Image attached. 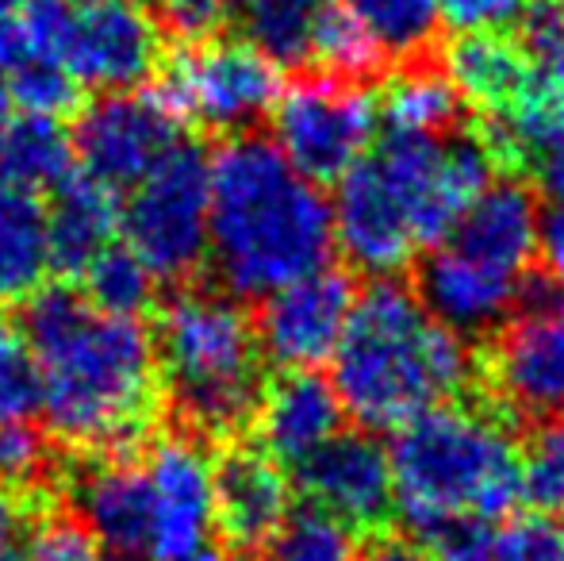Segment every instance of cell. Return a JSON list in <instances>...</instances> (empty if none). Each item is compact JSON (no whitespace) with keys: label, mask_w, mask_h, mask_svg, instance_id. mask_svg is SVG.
Wrapping results in <instances>:
<instances>
[{"label":"cell","mask_w":564,"mask_h":561,"mask_svg":"<svg viewBox=\"0 0 564 561\" xmlns=\"http://www.w3.org/2000/svg\"><path fill=\"white\" fill-rule=\"evenodd\" d=\"M377 116L380 131H415V136H453L476 123L473 105L453 85L446 58L392 69L377 89Z\"/></svg>","instance_id":"obj_22"},{"label":"cell","mask_w":564,"mask_h":561,"mask_svg":"<svg viewBox=\"0 0 564 561\" xmlns=\"http://www.w3.org/2000/svg\"><path fill=\"white\" fill-rule=\"evenodd\" d=\"M357 561H431V558H426V550L408 531H392L388 527V531L365 535Z\"/></svg>","instance_id":"obj_40"},{"label":"cell","mask_w":564,"mask_h":561,"mask_svg":"<svg viewBox=\"0 0 564 561\" xmlns=\"http://www.w3.org/2000/svg\"><path fill=\"white\" fill-rule=\"evenodd\" d=\"M499 165L550 204H564V93L534 97L503 120H480Z\"/></svg>","instance_id":"obj_20"},{"label":"cell","mask_w":564,"mask_h":561,"mask_svg":"<svg viewBox=\"0 0 564 561\" xmlns=\"http://www.w3.org/2000/svg\"><path fill=\"white\" fill-rule=\"evenodd\" d=\"M522 504L538 516H564V416L519 434Z\"/></svg>","instance_id":"obj_30"},{"label":"cell","mask_w":564,"mask_h":561,"mask_svg":"<svg viewBox=\"0 0 564 561\" xmlns=\"http://www.w3.org/2000/svg\"><path fill=\"white\" fill-rule=\"evenodd\" d=\"M82 278H85V296H89L100 312L142 315L154 304L158 278L131 247H116L112 242V247L93 258Z\"/></svg>","instance_id":"obj_29"},{"label":"cell","mask_w":564,"mask_h":561,"mask_svg":"<svg viewBox=\"0 0 564 561\" xmlns=\"http://www.w3.org/2000/svg\"><path fill=\"white\" fill-rule=\"evenodd\" d=\"M23 54H28V46H23L20 20H0V69H12Z\"/></svg>","instance_id":"obj_42"},{"label":"cell","mask_w":564,"mask_h":561,"mask_svg":"<svg viewBox=\"0 0 564 561\" xmlns=\"http://www.w3.org/2000/svg\"><path fill=\"white\" fill-rule=\"evenodd\" d=\"M527 0H438L442 20L453 31H491L507 28Z\"/></svg>","instance_id":"obj_38"},{"label":"cell","mask_w":564,"mask_h":561,"mask_svg":"<svg viewBox=\"0 0 564 561\" xmlns=\"http://www.w3.org/2000/svg\"><path fill=\"white\" fill-rule=\"evenodd\" d=\"M28 338L43 385L46 427L66 446L127 454L162 412L154 331L139 315L100 312L69 284L35 289L23 304Z\"/></svg>","instance_id":"obj_1"},{"label":"cell","mask_w":564,"mask_h":561,"mask_svg":"<svg viewBox=\"0 0 564 561\" xmlns=\"http://www.w3.org/2000/svg\"><path fill=\"white\" fill-rule=\"evenodd\" d=\"M51 270L46 204L35 193L0 185V300H20L43 289Z\"/></svg>","instance_id":"obj_26"},{"label":"cell","mask_w":564,"mask_h":561,"mask_svg":"<svg viewBox=\"0 0 564 561\" xmlns=\"http://www.w3.org/2000/svg\"><path fill=\"white\" fill-rule=\"evenodd\" d=\"M289 481L307 504L338 516L357 535H377L392 527V462L380 434L365 427H341L312 457L292 465Z\"/></svg>","instance_id":"obj_13"},{"label":"cell","mask_w":564,"mask_h":561,"mask_svg":"<svg viewBox=\"0 0 564 561\" xmlns=\"http://www.w3.org/2000/svg\"><path fill=\"white\" fill-rule=\"evenodd\" d=\"M357 296V278L349 270H315L307 278L269 292L253 308V327L273 369H319L335 354L341 327Z\"/></svg>","instance_id":"obj_14"},{"label":"cell","mask_w":564,"mask_h":561,"mask_svg":"<svg viewBox=\"0 0 564 561\" xmlns=\"http://www.w3.org/2000/svg\"><path fill=\"white\" fill-rule=\"evenodd\" d=\"M327 4L330 0H224V12L238 39L296 74L312 58L315 28Z\"/></svg>","instance_id":"obj_24"},{"label":"cell","mask_w":564,"mask_h":561,"mask_svg":"<svg viewBox=\"0 0 564 561\" xmlns=\"http://www.w3.org/2000/svg\"><path fill=\"white\" fill-rule=\"evenodd\" d=\"M20 31L28 54L62 62L100 93H134L162 69V28L127 0H31Z\"/></svg>","instance_id":"obj_7"},{"label":"cell","mask_w":564,"mask_h":561,"mask_svg":"<svg viewBox=\"0 0 564 561\" xmlns=\"http://www.w3.org/2000/svg\"><path fill=\"white\" fill-rule=\"evenodd\" d=\"M235 561H253V558H250V554H242V558H235Z\"/></svg>","instance_id":"obj_48"},{"label":"cell","mask_w":564,"mask_h":561,"mask_svg":"<svg viewBox=\"0 0 564 561\" xmlns=\"http://www.w3.org/2000/svg\"><path fill=\"white\" fill-rule=\"evenodd\" d=\"M258 46L246 39L212 35L185 43L162 66L158 97L177 112V120L200 123L212 136H246L269 120L284 82Z\"/></svg>","instance_id":"obj_10"},{"label":"cell","mask_w":564,"mask_h":561,"mask_svg":"<svg viewBox=\"0 0 564 561\" xmlns=\"http://www.w3.org/2000/svg\"><path fill=\"white\" fill-rule=\"evenodd\" d=\"M119 561H139V558H119Z\"/></svg>","instance_id":"obj_49"},{"label":"cell","mask_w":564,"mask_h":561,"mask_svg":"<svg viewBox=\"0 0 564 561\" xmlns=\"http://www.w3.org/2000/svg\"><path fill=\"white\" fill-rule=\"evenodd\" d=\"M54 470V454L46 439L31 423L0 427V485L31 496V488L46 485Z\"/></svg>","instance_id":"obj_34"},{"label":"cell","mask_w":564,"mask_h":561,"mask_svg":"<svg viewBox=\"0 0 564 561\" xmlns=\"http://www.w3.org/2000/svg\"><path fill=\"white\" fill-rule=\"evenodd\" d=\"M473 392L514 434L564 416V284L538 262L519 284L514 315L476 350Z\"/></svg>","instance_id":"obj_6"},{"label":"cell","mask_w":564,"mask_h":561,"mask_svg":"<svg viewBox=\"0 0 564 561\" xmlns=\"http://www.w3.org/2000/svg\"><path fill=\"white\" fill-rule=\"evenodd\" d=\"M335 204L261 131L212 154V284L242 304L335 266Z\"/></svg>","instance_id":"obj_2"},{"label":"cell","mask_w":564,"mask_h":561,"mask_svg":"<svg viewBox=\"0 0 564 561\" xmlns=\"http://www.w3.org/2000/svg\"><path fill=\"white\" fill-rule=\"evenodd\" d=\"M127 4H142V8H147V4H158V0H127Z\"/></svg>","instance_id":"obj_47"},{"label":"cell","mask_w":564,"mask_h":561,"mask_svg":"<svg viewBox=\"0 0 564 561\" xmlns=\"http://www.w3.org/2000/svg\"><path fill=\"white\" fill-rule=\"evenodd\" d=\"M431 561H491L496 524L484 516H446L408 531Z\"/></svg>","instance_id":"obj_33"},{"label":"cell","mask_w":564,"mask_h":561,"mask_svg":"<svg viewBox=\"0 0 564 561\" xmlns=\"http://www.w3.org/2000/svg\"><path fill=\"white\" fill-rule=\"evenodd\" d=\"M142 470L150 485V558L193 561L212 554L216 485L208 446L177 431L142 450Z\"/></svg>","instance_id":"obj_12"},{"label":"cell","mask_w":564,"mask_h":561,"mask_svg":"<svg viewBox=\"0 0 564 561\" xmlns=\"http://www.w3.org/2000/svg\"><path fill=\"white\" fill-rule=\"evenodd\" d=\"M119 227L116 193L74 170L46 204V231H51V270L85 273L100 250L112 247Z\"/></svg>","instance_id":"obj_23"},{"label":"cell","mask_w":564,"mask_h":561,"mask_svg":"<svg viewBox=\"0 0 564 561\" xmlns=\"http://www.w3.org/2000/svg\"><path fill=\"white\" fill-rule=\"evenodd\" d=\"M193 561H224V558H219L216 550H212V554H204V558H193Z\"/></svg>","instance_id":"obj_46"},{"label":"cell","mask_w":564,"mask_h":561,"mask_svg":"<svg viewBox=\"0 0 564 561\" xmlns=\"http://www.w3.org/2000/svg\"><path fill=\"white\" fill-rule=\"evenodd\" d=\"M538 224H542V208L534 188L511 173H499L460 212L442 247L496 270L527 273L538 262Z\"/></svg>","instance_id":"obj_18"},{"label":"cell","mask_w":564,"mask_h":561,"mask_svg":"<svg viewBox=\"0 0 564 561\" xmlns=\"http://www.w3.org/2000/svg\"><path fill=\"white\" fill-rule=\"evenodd\" d=\"M8 123H12V97H8V85L0 82V139H4Z\"/></svg>","instance_id":"obj_43"},{"label":"cell","mask_w":564,"mask_h":561,"mask_svg":"<svg viewBox=\"0 0 564 561\" xmlns=\"http://www.w3.org/2000/svg\"><path fill=\"white\" fill-rule=\"evenodd\" d=\"M43 408V385L28 338L12 323H0V427L31 423Z\"/></svg>","instance_id":"obj_32"},{"label":"cell","mask_w":564,"mask_h":561,"mask_svg":"<svg viewBox=\"0 0 564 561\" xmlns=\"http://www.w3.org/2000/svg\"><path fill=\"white\" fill-rule=\"evenodd\" d=\"M77 170L69 131L51 116H20L0 139V185L23 193H54Z\"/></svg>","instance_id":"obj_27"},{"label":"cell","mask_w":564,"mask_h":561,"mask_svg":"<svg viewBox=\"0 0 564 561\" xmlns=\"http://www.w3.org/2000/svg\"><path fill=\"white\" fill-rule=\"evenodd\" d=\"M341 427L346 408L319 369H276L265 385L250 439L289 473L327 439H335Z\"/></svg>","instance_id":"obj_17"},{"label":"cell","mask_w":564,"mask_h":561,"mask_svg":"<svg viewBox=\"0 0 564 561\" xmlns=\"http://www.w3.org/2000/svg\"><path fill=\"white\" fill-rule=\"evenodd\" d=\"M28 561H108V550L93 539V531L77 516L46 519L35 535H31Z\"/></svg>","instance_id":"obj_36"},{"label":"cell","mask_w":564,"mask_h":561,"mask_svg":"<svg viewBox=\"0 0 564 561\" xmlns=\"http://www.w3.org/2000/svg\"><path fill=\"white\" fill-rule=\"evenodd\" d=\"M158 12L181 43H204L227 23L224 0H158Z\"/></svg>","instance_id":"obj_37"},{"label":"cell","mask_w":564,"mask_h":561,"mask_svg":"<svg viewBox=\"0 0 564 561\" xmlns=\"http://www.w3.org/2000/svg\"><path fill=\"white\" fill-rule=\"evenodd\" d=\"M28 508H31V496H23V493H15V488L0 485V550H12L15 547L23 524H28Z\"/></svg>","instance_id":"obj_41"},{"label":"cell","mask_w":564,"mask_h":561,"mask_svg":"<svg viewBox=\"0 0 564 561\" xmlns=\"http://www.w3.org/2000/svg\"><path fill=\"white\" fill-rule=\"evenodd\" d=\"M154 346L181 434L224 446L253 431L269 374L250 304L216 284H177L158 312Z\"/></svg>","instance_id":"obj_4"},{"label":"cell","mask_w":564,"mask_h":561,"mask_svg":"<svg viewBox=\"0 0 564 561\" xmlns=\"http://www.w3.org/2000/svg\"><path fill=\"white\" fill-rule=\"evenodd\" d=\"M0 561H28V558H23L20 550L12 547V550H0Z\"/></svg>","instance_id":"obj_45"},{"label":"cell","mask_w":564,"mask_h":561,"mask_svg":"<svg viewBox=\"0 0 564 561\" xmlns=\"http://www.w3.org/2000/svg\"><path fill=\"white\" fill-rule=\"evenodd\" d=\"M403 531L446 516L503 519L522 504L514 427L476 392L403 423L388 446Z\"/></svg>","instance_id":"obj_5"},{"label":"cell","mask_w":564,"mask_h":561,"mask_svg":"<svg viewBox=\"0 0 564 561\" xmlns=\"http://www.w3.org/2000/svg\"><path fill=\"white\" fill-rule=\"evenodd\" d=\"M181 139L177 112L147 93H105L82 108L69 136L77 170L108 193H131Z\"/></svg>","instance_id":"obj_11"},{"label":"cell","mask_w":564,"mask_h":561,"mask_svg":"<svg viewBox=\"0 0 564 561\" xmlns=\"http://www.w3.org/2000/svg\"><path fill=\"white\" fill-rule=\"evenodd\" d=\"M491 561H564V527L538 511L507 519L496 527Z\"/></svg>","instance_id":"obj_35"},{"label":"cell","mask_w":564,"mask_h":561,"mask_svg":"<svg viewBox=\"0 0 564 561\" xmlns=\"http://www.w3.org/2000/svg\"><path fill=\"white\" fill-rule=\"evenodd\" d=\"M527 273H507L473 262L449 247H426L408 266V281L434 323L457 335L468 350H480L519 308V284Z\"/></svg>","instance_id":"obj_15"},{"label":"cell","mask_w":564,"mask_h":561,"mask_svg":"<svg viewBox=\"0 0 564 561\" xmlns=\"http://www.w3.org/2000/svg\"><path fill=\"white\" fill-rule=\"evenodd\" d=\"M357 554L361 542L354 527L307 500L289 508L284 524L265 542V561H357Z\"/></svg>","instance_id":"obj_28"},{"label":"cell","mask_w":564,"mask_h":561,"mask_svg":"<svg viewBox=\"0 0 564 561\" xmlns=\"http://www.w3.org/2000/svg\"><path fill=\"white\" fill-rule=\"evenodd\" d=\"M216 535L235 550H258L276 535L292 508V481L258 442H224L212 457Z\"/></svg>","instance_id":"obj_16"},{"label":"cell","mask_w":564,"mask_h":561,"mask_svg":"<svg viewBox=\"0 0 564 561\" xmlns=\"http://www.w3.org/2000/svg\"><path fill=\"white\" fill-rule=\"evenodd\" d=\"M446 69L480 120H503L534 93V74L511 31H457L442 51Z\"/></svg>","instance_id":"obj_21"},{"label":"cell","mask_w":564,"mask_h":561,"mask_svg":"<svg viewBox=\"0 0 564 561\" xmlns=\"http://www.w3.org/2000/svg\"><path fill=\"white\" fill-rule=\"evenodd\" d=\"M538 266L553 281L564 284V204H553V208L542 212V224H538Z\"/></svg>","instance_id":"obj_39"},{"label":"cell","mask_w":564,"mask_h":561,"mask_svg":"<svg viewBox=\"0 0 564 561\" xmlns=\"http://www.w3.org/2000/svg\"><path fill=\"white\" fill-rule=\"evenodd\" d=\"M77 89L82 85L69 77V69L54 58H43V54H23L8 77V97H12V105H20L23 116L58 120L77 108Z\"/></svg>","instance_id":"obj_31"},{"label":"cell","mask_w":564,"mask_h":561,"mask_svg":"<svg viewBox=\"0 0 564 561\" xmlns=\"http://www.w3.org/2000/svg\"><path fill=\"white\" fill-rule=\"evenodd\" d=\"M330 362L349 423L372 434L465 400L476 385V354L426 315L408 273L357 284Z\"/></svg>","instance_id":"obj_3"},{"label":"cell","mask_w":564,"mask_h":561,"mask_svg":"<svg viewBox=\"0 0 564 561\" xmlns=\"http://www.w3.org/2000/svg\"><path fill=\"white\" fill-rule=\"evenodd\" d=\"M338 4L369 31L388 58V69L442 62L446 35H442L438 0H338Z\"/></svg>","instance_id":"obj_25"},{"label":"cell","mask_w":564,"mask_h":561,"mask_svg":"<svg viewBox=\"0 0 564 561\" xmlns=\"http://www.w3.org/2000/svg\"><path fill=\"white\" fill-rule=\"evenodd\" d=\"M31 0H0V20H15V12H23Z\"/></svg>","instance_id":"obj_44"},{"label":"cell","mask_w":564,"mask_h":561,"mask_svg":"<svg viewBox=\"0 0 564 561\" xmlns=\"http://www.w3.org/2000/svg\"><path fill=\"white\" fill-rule=\"evenodd\" d=\"M77 519L119 558H150V485L142 457L100 454L74 477Z\"/></svg>","instance_id":"obj_19"},{"label":"cell","mask_w":564,"mask_h":561,"mask_svg":"<svg viewBox=\"0 0 564 561\" xmlns=\"http://www.w3.org/2000/svg\"><path fill=\"white\" fill-rule=\"evenodd\" d=\"M281 154L315 185L346 177L380 131L377 89L357 82L296 69L269 112Z\"/></svg>","instance_id":"obj_9"},{"label":"cell","mask_w":564,"mask_h":561,"mask_svg":"<svg viewBox=\"0 0 564 561\" xmlns=\"http://www.w3.org/2000/svg\"><path fill=\"white\" fill-rule=\"evenodd\" d=\"M212 216V154L193 139H181L119 208L123 239L158 284H188L208 266Z\"/></svg>","instance_id":"obj_8"}]
</instances>
